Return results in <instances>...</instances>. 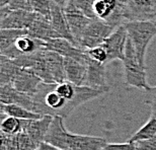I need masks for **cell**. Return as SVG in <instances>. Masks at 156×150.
<instances>
[{
  "instance_id": "12",
  "label": "cell",
  "mask_w": 156,
  "mask_h": 150,
  "mask_svg": "<svg viewBox=\"0 0 156 150\" xmlns=\"http://www.w3.org/2000/svg\"><path fill=\"white\" fill-rule=\"evenodd\" d=\"M0 104L4 105H20V107L26 108L29 111H32L34 112H35V109H36L33 96L17 91L12 86L11 83L0 86Z\"/></svg>"
},
{
  "instance_id": "30",
  "label": "cell",
  "mask_w": 156,
  "mask_h": 150,
  "mask_svg": "<svg viewBox=\"0 0 156 150\" xmlns=\"http://www.w3.org/2000/svg\"><path fill=\"white\" fill-rule=\"evenodd\" d=\"M101 150H136L135 144L131 142L126 143H110L105 146Z\"/></svg>"
},
{
  "instance_id": "29",
  "label": "cell",
  "mask_w": 156,
  "mask_h": 150,
  "mask_svg": "<svg viewBox=\"0 0 156 150\" xmlns=\"http://www.w3.org/2000/svg\"><path fill=\"white\" fill-rule=\"evenodd\" d=\"M7 7L10 9V10L32 11L29 0H9Z\"/></svg>"
},
{
  "instance_id": "40",
  "label": "cell",
  "mask_w": 156,
  "mask_h": 150,
  "mask_svg": "<svg viewBox=\"0 0 156 150\" xmlns=\"http://www.w3.org/2000/svg\"><path fill=\"white\" fill-rule=\"evenodd\" d=\"M4 107H5L4 105L0 104V115H1V114H4Z\"/></svg>"
},
{
  "instance_id": "11",
  "label": "cell",
  "mask_w": 156,
  "mask_h": 150,
  "mask_svg": "<svg viewBox=\"0 0 156 150\" xmlns=\"http://www.w3.org/2000/svg\"><path fill=\"white\" fill-rule=\"evenodd\" d=\"M38 13L27 10H9L0 20V30H29Z\"/></svg>"
},
{
  "instance_id": "25",
  "label": "cell",
  "mask_w": 156,
  "mask_h": 150,
  "mask_svg": "<svg viewBox=\"0 0 156 150\" xmlns=\"http://www.w3.org/2000/svg\"><path fill=\"white\" fill-rule=\"evenodd\" d=\"M17 138L18 144H20V150H37L40 145L30 138L29 134H27L23 131L17 134Z\"/></svg>"
},
{
  "instance_id": "13",
  "label": "cell",
  "mask_w": 156,
  "mask_h": 150,
  "mask_svg": "<svg viewBox=\"0 0 156 150\" xmlns=\"http://www.w3.org/2000/svg\"><path fill=\"white\" fill-rule=\"evenodd\" d=\"M77 60L74 58H64V68L66 79L76 86H85L87 77V61Z\"/></svg>"
},
{
  "instance_id": "24",
  "label": "cell",
  "mask_w": 156,
  "mask_h": 150,
  "mask_svg": "<svg viewBox=\"0 0 156 150\" xmlns=\"http://www.w3.org/2000/svg\"><path fill=\"white\" fill-rule=\"evenodd\" d=\"M33 12H36L50 20L51 14V0H29Z\"/></svg>"
},
{
  "instance_id": "33",
  "label": "cell",
  "mask_w": 156,
  "mask_h": 150,
  "mask_svg": "<svg viewBox=\"0 0 156 150\" xmlns=\"http://www.w3.org/2000/svg\"><path fill=\"white\" fill-rule=\"evenodd\" d=\"M37 150H62V149H59L51 144H48V143H46V142H42L39 145V147Z\"/></svg>"
},
{
  "instance_id": "22",
  "label": "cell",
  "mask_w": 156,
  "mask_h": 150,
  "mask_svg": "<svg viewBox=\"0 0 156 150\" xmlns=\"http://www.w3.org/2000/svg\"><path fill=\"white\" fill-rule=\"evenodd\" d=\"M4 114L8 117L16 118L18 120H38L43 117L42 115L36 114L27 109L17 105H7L4 107Z\"/></svg>"
},
{
  "instance_id": "1",
  "label": "cell",
  "mask_w": 156,
  "mask_h": 150,
  "mask_svg": "<svg viewBox=\"0 0 156 150\" xmlns=\"http://www.w3.org/2000/svg\"><path fill=\"white\" fill-rule=\"evenodd\" d=\"M124 27L133 44L139 62L145 66L148 46L156 36V21H128Z\"/></svg>"
},
{
  "instance_id": "28",
  "label": "cell",
  "mask_w": 156,
  "mask_h": 150,
  "mask_svg": "<svg viewBox=\"0 0 156 150\" xmlns=\"http://www.w3.org/2000/svg\"><path fill=\"white\" fill-rule=\"evenodd\" d=\"M144 102L148 105L152 110V116L156 117V86L146 88L144 90Z\"/></svg>"
},
{
  "instance_id": "27",
  "label": "cell",
  "mask_w": 156,
  "mask_h": 150,
  "mask_svg": "<svg viewBox=\"0 0 156 150\" xmlns=\"http://www.w3.org/2000/svg\"><path fill=\"white\" fill-rule=\"evenodd\" d=\"M86 53L92 60L99 62V63H101V64L108 63V53H107V50L105 49V47L102 45L95 47V48H93V49L86 50Z\"/></svg>"
},
{
  "instance_id": "37",
  "label": "cell",
  "mask_w": 156,
  "mask_h": 150,
  "mask_svg": "<svg viewBox=\"0 0 156 150\" xmlns=\"http://www.w3.org/2000/svg\"><path fill=\"white\" fill-rule=\"evenodd\" d=\"M69 1H70V0H51V2H53V3H55V4L59 5L62 8H64V6L66 5Z\"/></svg>"
},
{
  "instance_id": "10",
  "label": "cell",
  "mask_w": 156,
  "mask_h": 150,
  "mask_svg": "<svg viewBox=\"0 0 156 150\" xmlns=\"http://www.w3.org/2000/svg\"><path fill=\"white\" fill-rule=\"evenodd\" d=\"M42 83H44L42 79L35 73L29 69H23L20 67L11 80L12 86L17 91L30 96H34L38 92L39 87Z\"/></svg>"
},
{
  "instance_id": "34",
  "label": "cell",
  "mask_w": 156,
  "mask_h": 150,
  "mask_svg": "<svg viewBox=\"0 0 156 150\" xmlns=\"http://www.w3.org/2000/svg\"><path fill=\"white\" fill-rule=\"evenodd\" d=\"M6 140H7V135L0 130V150L6 148Z\"/></svg>"
},
{
  "instance_id": "21",
  "label": "cell",
  "mask_w": 156,
  "mask_h": 150,
  "mask_svg": "<svg viewBox=\"0 0 156 150\" xmlns=\"http://www.w3.org/2000/svg\"><path fill=\"white\" fill-rule=\"evenodd\" d=\"M27 30H0V53L11 47L20 37L27 36Z\"/></svg>"
},
{
  "instance_id": "2",
  "label": "cell",
  "mask_w": 156,
  "mask_h": 150,
  "mask_svg": "<svg viewBox=\"0 0 156 150\" xmlns=\"http://www.w3.org/2000/svg\"><path fill=\"white\" fill-rule=\"evenodd\" d=\"M122 62L124 65L125 82L127 85L144 90L148 88L149 85L146 79V66H143L139 62L134 46L129 38L125 51V57Z\"/></svg>"
},
{
  "instance_id": "18",
  "label": "cell",
  "mask_w": 156,
  "mask_h": 150,
  "mask_svg": "<svg viewBox=\"0 0 156 150\" xmlns=\"http://www.w3.org/2000/svg\"><path fill=\"white\" fill-rule=\"evenodd\" d=\"M50 23L52 24V27L56 33H58L61 38H64L66 40H69L71 43H73L72 36L70 34L69 27H68L66 16L63 11V8L59 5L51 2V14H50Z\"/></svg>"
},
{
  "instance_id": "15",
  "label": "cell",
  "mask_w": 156,
  "mask_h": 150,
  "mask_svg": "<svg viewBox=\"0 0 156 150\" xmlns=\"http://www.w3.org/2000/svg\"><path fill=\"white\" fill-rule=\"evenodd\" d=\"M27 32H29V36L30 38L40 40L42 42H47L51 39L61 38V36L58 33H56L52 27V24L48 18L40 14H38L32 26L29 27Z\"/></svg>"
},
{
  "instance_id": "8",
  "label": "cell",
  "mask_w": 156,
  "mask_h": 150,
  "mask_svg": "<svg viewBox=\"0 0 156 150\" xmlns=\"http://www.w3.org/2000/svg\"><path fill=\"white\" fill-rule=\"evenodd\" d=\"M44 48L47 51L57 53L63 58H74L77 60H85L88 57L86 51L78 48L69 40L64 38H57L47 41L44 44Z\"/></svg>"
},
{
  "instance_id": "6",
  "label": "cell",
  "mask_w": 156,
  "mask_h": 150,
  "mask_svg": "<svg viewBox=\"0 0 156 150\" xmlns=\"http://www.w3.org/2000/svg\"><path fill=\"white\" fill-rule=\"evenodd\" d=\"M128 21H156V0H125Z\"/></svg>"
},
{
  "instance_id": "19",
  "label": "cell",
  "mask_w": 156,
  "mask_h": 150,
  "mask_svg": "<svg viewBox=\"0 0 156 150\" xmlns=\"http://www.w3.org/2000/svg\"><path fill=\"white\" fill-rule=\"evenodd\" d=\"M45 59L54 82L62 83L64 81H67L64 68V58L57 54V53L47 51L46 50Z\"/></svg>"
},
{
  "instance_id": "20",
  "label": "cell",
  "mask_w": 156,
  "mask_h": 150,
  "mask_svg": "<svg viewBox=\"0 0 156 150\" xmlns=\"http://www.w3.org/2000/svg\"><path fill=\"white\" fill-rule=\"evenodd\" d=\"M156 137V117L152 116L148 120L147 123L140 128L131 138L128 140V142L135 143L138 141H143V140L152 139Z\"/></svg>"
},
{
  "instance_id": "7",
  "label": "cell",
  "mask_w": 156,
  "mask_h": 150,
  "mask_svg": "<svg viewBox=\"0 0 156 150\" xmlns=\"http://www.w3.org/2000/svg\"><path fill=\"white\" fill-rule=\"evenodd\" d=\"M128 33L124 26L115 30L112 35L105 41L102 46L107 50L108 62L114 60H124L125 51H126L128 42Z\"/></svg>"
},
{
  "instance_id": "16",
  "label": "cell",
  "mask_w": 156,
  "mask_h": 150,
  "mask_svg": "<svg viewBox=\"0 0 156 150\" xmlns=\"http://www.w3.org/2000/svg\"><path fill=\"white\" fill-rule=\"evenodd\" d=\"M108 144L101 137L70 133L68 150H101Z\"/></svg>"
},
{
  "instance_id": "26",
  "label": "cell",
  "mask_w": 156,
  "mask_h": 150,
  "mask_svg": "<svg viewBox=\"0 0 156 150\" xmlns=\"http://www.w3.org/2000/svg\"><path fill=\"white\" fill-rule=\"evenodd\" d=\"M73 2L78 7V9H80L83 12L84 15H86L87 17L91 18V20H96L94 11H93L94 0H73Z\"/></svg>"
},
{
  "instance_id": "3",
  "label": "cell",
  "mask_w": 156,
  "mask_h": 150,
  "mask_svg": "<svg viewBox=\"0 0 156 150\" xmlns=\"http://www.w3.org/2000/svg\"><path fill=\"white\" fill-rule=\"evenodd\" d=\"M93 11L98 20L116 30L127 23L125 0H94Z\"/></svg>"
},
{
  "instance_id": "14",
  "label": "cell",
  "mask_w": 156,
  "mask_h": 150,
  "mask_svg": "<svg viewBox=\"0 0 156 150\" xmlns=\"http://www.w3.org/2000/svg\"><path fill=\"white\" fill-rule=\"evenodd\" d=\"M53 116L46 115L38 120H21V131L29 134L34 141L41 144L45 141L46 134L52 123Z\"/></svg>"
},
{
  "instance_id": "39",
  "label": "cell",
  "mask_w": 156,
  "mask_h": 150,
  "mask_svg": "<svg viewBox=\"0 0 156 150\" xmlns=\"http://www.w3.org/2000/svg\"><path fill=\"white\" fill-rule=\"evenodd\" d=\"M8 2H9V0H0V9L7 7Z\"/></svg>"
},
{
  "instance_id": "36",
  "label": "cell",
  "mask_w": 156,
  "mask_h": 150,
  "mask_svg": "<svg viewBox=\"0 0 156 150\" xmlns=\"http://www.w3.org/2000/svg\"><path fill=\"white\" fill-rule=\"evenodd\" d=\"M9 60H10V59L7 58V57H5L4 55H2L1 53H0V72H1V70L3 69L4 65L7 63Z\"/></svg>"
},
{
  "instance_id": "5",
  "label": "cell",
  "mask_w": 156,
  "mask_h": 150,
  "mask_svg": "<svg viewBox=\"0 0 156 150\" xmlns=\"http://www.w3.org/2000/svg\"><path fill=\"white\" fill-rule=\"evenodd\" d=\"M63 11L66 16L68 27H69L70 34L72 36L74 45L77 47L78 43L81 40L83 33L85 32L86 27L91 23V18H88L83 12L78 9L77 6L74 4L73 0H70L66 5L64 6Z\"/></svg>"
},
{
  "instance_id": "32",
  "label": "cell",
  "mask_w": 156,
  "mask_h": 150,
  "mask_svg": "<svg viewBox=\"0 0 156 150\" xmlns=\"http://www.w3.org/2000/svg\"><path fill=\"white\" fill-rule=\"evenodd\" d=\"M6 150H20L17 134L16 135H7V140H6Z\"/></svg>"
},
{
  "instance_id": "17",
  "label": "cell",
  "mask_w": 156,
  "mask_h": 150,
  "mask_svg": "<svg viewBox=\"0 0 156 150\" xmlns=\"http://www.w3.org/2000/svg\"><path fill=\"white\" fill-rule=\"evenodd\" d=\"M85 86L89 87H110L105 77V64L88 58L87 61V77Z\"/></svg>"
},
{
  "instance_id": "38",
  "label": "cell",
  "mask_w": 156,
  "mask_h": 150,
  "mask_svg": "<svg viewBox=\"0 0 156 150\" xmlns=\"http://www.w3.org/2000/svg\"><path fill=\"white\" fill-rule=\"evenodd\" d=\"M9 10H10V9H9L8 7H4V8L0 9V20H1L3 17H4V15L7 13Z\"/></svg>"
},
{
  "instance_id": "4",
  "label": "cell",
  "mask_w": 156,
  "mask_h": 150,
  "mask_svg": "<svg viewBox=\"0 0 156 150\" xmlns=\"http://www.w3.org/2000/svg\"><path fill=\"white\" fill-rule=\"evenodd\" d=\"M115 30H116V29H114L110 24L98 20V18L92 20L89 26L86 27L85 32L83 33L77 47L86 51V50L101 46L105 43V41Z\"/></svg>"
},
{
  "instance_id": "41",
  "label": "cell",
  "mask_w": 156,
  "mask_h": 150,
  "mask_svg": "<svg viewBox=\"0 0 156 150\" xmlns=\"http://www.w3.org/2000/svg\"><path fill=\"white\" fill-rule=\"evenodd\" d=\"M5 116H6L5 114H1V115H0V124H1V122H2L3 119H4Z\"/></svg>"
},
{
  "instance_id": "31",
  "label": "cell",
  "mask_w": 156,
  "mask_h": 150,
  "mask_svg": "<svg viewBox=\"0 0 156 150\" xmlns=\"http://www.w3.org/2000/svg\"><path fill=\"white\" fill-rule=\"evenodd\" d=\"M136 150H156V137L152 139L135 142Z\"/></svg>"
},
{
  "instance_id": "35",
  "label": "cell",
  "mask_w": 156,
  "mask_h": 150,
  "mask_svg": "<svg viewBox=\"0 0 156 150\" xmlns=\"http://www.w3.org/2000/svg\"><path fill=\"white\" fill-rule=\"evenodd\" d=\"M10 83H11L10 79H9L6 75L0 73V86L6 85V84H10Z\"/></svg>"
},
{
  "instance_id": "23",
  "label": "cell",
  "mask_w": 156,
  "mask_h": 150,
  "mask_svg": "<svg viewBox=\"0 0 156 150\" xmlns=\"http://www.w3.org/2000/svg\"><path fill=\"white\" fill-rule=\"evenodd\" d=\"M0 130L5 135H16L21 132V120L5 116L0 124Z\"/></svg>"
},
{
  "instance_id": "9",
  "label": "cell",
  "mask_w": 156,
  "mask_h": 150,
  "mask_svg": "<svg viewBox=\"0 0 156 150\" xmlns=\"http://www.w3.org/2000/svg\"><path fill=\"white\" fill-rule=\"evenodd\" d=\"M63 119L60 116H54L52 123L50 125L48 132L46 134L45 141L55 147L62 150H68L69 148L70 132L64 126Z\"/></svg>"
}]
</instances>
